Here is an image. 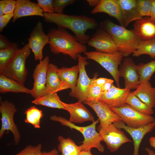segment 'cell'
I'll return each mask as SVG.
<instances>
[{
  "label": "cell",
  "instance_id": "45",
  "mask_svg": "<svg viewBox=\"0 0 155 155\" xmlns=\"http://www.w3.org/2000/svg\"><path fill=\"white\" fill-rule=\"evenodd\" d=\"M100 0H87L86 1L88 3L89 5L91 7H94L98 5L100 2Z\"/></svg>",
  "mask_w": 155,
  "mask_h": 155
},
{
  "label": "cell",
  "instance_id": "43",
  "mask_svg": "<svg viewBox=\"0 0 155 155\" xmlns=\"http://www.w3.org/2000/svg\"><path fill=\"white\" fill-rule=\"evenodd\" d=\"M109 79L104 78H100L96 79L93 80L92 84H95L99 86H102L106 82L109 80Z\"/></svg>",
  "mask_w": 155,
  "mask_h": 155
},
{
  "label": "cell",
  "instance_id": "33",
  "mask_svg": "<svg viewBox=\"0 0 155 155\" xmlns=\"http://www.w3.org/2000/svg\"><path fill=\"white\" fill-rule=\"evenodd\" d=\"M19 49L18 44L13 42L8 48L0 50V71L5 68Z\"/></svg>",
  "mask_w": 155,
  "mask_h": 155
},
{
  "label": "cell",
  "instance_id": "42",
  "mask_svg": "<svg viewBox=\"0 0 155 155\" xmlns=\"http://www.w3.org/2000/svg\"><path fill=\"white\" fill-rule=\"evenodd\" d=\"M114 80L109 79V80L101 86L102 94L110 90L113 85Z\"/></svg>",
  "mask_w": 155,
  "mask_h": 155
},
{
  "label": "cell",
  "instance_id": "2",
  "mask_svg": "<svg viewBox=\"0 0 155 155\" xmlns=\"http://www.w3.org/2000/svg\"><path fill=\"white\" fill-rule=\"evenodd\" d=\"M47 35L51 51L54 54L62 53L76 60L79 54L87 51L86 45L78 42L75 36L70 34L65 28H52Z\"/></svg>",
  "mask_w": 155,
  "mask_h": 155
},
{
  "label": "cell",
  "instance_id": "27",
  "mask_svg": "<svg viewBox=\"0 0 155 155\" xmlns=\"http://www.w3.org/2000/svg\"><path fill=\"white\" fill-rule=\"evenodd\" d=\"M31 102L37 105L66 110L64 102L61 100L57 93L47 94L34 99Z\"/></svg>",
  "mask_w": 155,
  "mask_h": 155
},
{
  "label": "cell",
  "instance_id": "16",
  "mask_svg": "<svg viewBox=\"0 0 155 155\" xmlns=\"http://www.w3.org/2000/svg\"><path fill=\"white\" fill-rule=\"evenodd\" d=\"M130 90L116 87L113 84L107 92L102 94L99 101L110 107L119 108L126 104L127 98Z\"/></svg>",
  "mask_w": 155,
  "mask_h": 155
},
{
  "label": "cell",
  "instance_id": "32",
  "mask_svg": "<svg viewBox=\"0 0 155 155\" xmlns=\"http://www.w3.org/2000/svg\"><path fill=\"white\" fill-rule=\"evenodd\" d=\"M137 67L140 83L149 81L155 72V59L146 63H140Z\"/></svg>",
  "mask_w": 155,
  "mask_h": 155
},
{
  "label": "cell",
  "instance_id": "14",
  "mask_svg": "<svg viewBox=\"0 0 155 155\" xmlns=\"http://www.w3.org/2000/svg\"><path fill=\"white\" fill-rule=\"evenodd\" d=\"M119 75L124 78L126 89H136L140 83L137 65L131 58L124 60L119 69Z\"/></svg>",
  "mask_w": 155,
  "mask_h": 155
},
{
  "label": "cell",
  "instance_id": "1",
  "mask_svg": "<svg viewBox=\"0 0 155 155\" xmlns=\"http://www.w3.org/2000/svg\"><path fill=\"white\" fill-rule=\"evenodd\" d=\"M43 14L45 22L54 23L58 28L69 29L74 33L78 41L84 44L87 43L90 38V36L86 34L87 30L95 29L98 26L94 19L84 15L45 12Z\"/></svg>",
  "mask_w": 155,
  "mask_h": 155
},
{
  "label": "cell",
  "instance_id": "31",
  "mask_svg": "<svg viewBox=\"0 0 155 155\" xmlns=\"http://www.w3.org/2000/svg\"><path fill=\"white\" fill-rule=\"evenodd\" d=\"M148 55L152 59L155 58V38L149 40H142L137 49L133 53L135 57Z\"/></svg>",
  "mask_w": 155,
  "mask_h": 155
},
{
  "label": "cell",
  "instance_id": "11",
  "mask_svg": "<svg viewBox=\"0 0 155 155\" xmlns=\"http://www.w3.org/2000/svg\"><path fill=\"white\" fill-rule=\"evenodd\" d=\"M29 47L33 52L35 61L43 59V50L44 46L50 43L48 35L44 32L43 24L38 21L32 29L28 39Z\"/></svg>",
  "mask_w": 155,
  "mask_h": 155
},
{
  "label": "cell",
  "instance_id": "12",
  "mask_svg": "<svg viewBox=\"0 0 155 155\" xmlns=\"http://www.w3.org/2000/svg\"><path fill=\"white\" fill-rule=\"evenodd\" d=\"M87 43L98 52L110 53L119 52L118 49L110 35L102 28L97 30Z\"/></svg>",
  "mask_w": 155,
  "mask_h": 155
},
{
  "label": "cell",
  "instance_id": "49",
  "mask_svg": "<svg viewBox=\"0 0 155 155\" xmlns=\"http://www.w3.org/2000/svg\"><path fill=\"white\" fill-rule=\"evenodd\" d=\"M145 150L147 152L148 155H155L154 152L150 149L148 148H145Z\"/></svg>",
  "mask_w": 155,
  "mask_h": 155
},
{
  "label": "cell",
  "instance_id": "17",
  "mask_svg": "<svg viewBox=\"0 0 155 155\" xmlns=\"http://www.w3.org/2000/svg\"><path fill=\"white\" fill-rule=\"evenodd\" d=\"M113 123L117 128L125 130L132 137L134 147L133 155H138L139 148L142 139L146 134L151 131L155 127V121L137 128L128 127L122 121L115 122Z\"/></svg>",
  "mask_w": 155,
  "mask_h": 155
},
{
  "label": "cell",
  "instance_id": "39",
  "mask_svg": "<svg viewBox=\"0 0 155 155\" xmlns=\"http://www.w3.org/2000/svg\"><path fill=\"white\" fill-rule=\"evenodd\" d=\"M37 4L43 10L44 12L49 13H55L53 6V0H38Z\"/></svg>",
  "mask_w": 155,
  "mask_h": 155
},
{
  "label": "cell",
  "instance_id": "19",
  "mask_svg": "<svg viewBox=\"0 0 155 155\" xmlns=\"http://www.w3.org/2000/svg\"><path fill=\"white\" fill-rule=\"evenodd\" d=\"M66 110L69 113V121L72 123H82L85 122H94V119L91 113L80 101L75 103H63Z\"/></svg>",
  "mask_w": 155,
  "mask_h": 155
},
{
  "label": "cell",
  "instance_id": "4",
  "mask_svg": "<svg viewBox=\"0 0 155 155\" xmlns=\"http://www.w3.org/2000/svg\"><path fill=\"white\" fill-rule=\"evenodd\" d=\"M51 121L59 122L63 125L75 129L80 132L83 135L84 140L80 145L82 151L90 150L92 148L97 149L100 152L104 151V146L101 144L102 140L98 132L96 130V125L99 122L98 119L89 125L86 126L76 125L64 117L56 115L51 116Z\"/></svg>",
  "mask_w": 155,
  "mask_h": 155
},
{
  "label": "cell",
  "instance_id": "44",
  "mask_svg": "<svg viewBox=\"0 0 155 155\" xmlns=\"http://www.w3.org/2000/svg\"><path fill=\"white\" fill-rule=\"evenodd\" d=\"M42 155H59V154L58 150L55 148L48 152L42 151Z\"/></svg>",
  "mask_w": 155,
  "mask_h": 155
},
{
  "label": "cell",
  "instance_id": "29",
  "mask_svg": "<svg viewBox=\"0 0 155 155\" xmlns=\"http://www.w3.org/2000/svg\"><path fill=\"white\" fill-rule=\"evenodd\" d=\"M126 104L141 113L151 115L154 113L153 108L141 101L133 92H130L126 99Z\"/></svg>",
  "mask_w": 155,
  "mask_h": 155
},
{
  "label": "cell",
  "instance_id": "36",
  "mask_svg": "<svg viewBox=\"0 0 155 155\" xmlns=\"http://www.w3.org/2000/svg\"><path fill=\"white\" fill-rule=\"evenodd\" d=\"M42 149L40 143L36 146L29 145L14 155H42Z\"/></svg>",
  "mask_w": 155,
  "mask_h": 155
},
{
  "label": "cell",
  "instance_id": "46",
  "mask_svg": "<svg viewBox=\"0 0 155 155\" xmlns=\"http://www.w3.org/2000/svg\"><path fill=\"white\" fill-rule=\"evenodd\" d=\"M155 20V0H152L150 16Z\"/></svg>",
  "mask_w": 155,
  "mask_h": 155
},
{
  "label": "cell",
  "instance_id": "40",
  "mask_svg": "<svg viewBox=\"0 0 155 155\" xmlns=\"http://www.w3.org/2000/svg\"><path fill=\"white\" fill-rule=\"evenodd\" d=\"M14 13L11 14H4L0 16V32L3 31L4 28L7 26L11 19L13 18Z\"/></svg>",
  "mask_w": 155,
  "mask_h": 155
},
{
  "label": "cell",
  "instance_id": "9",
  "mask_svg": "<svg viewBox=\"0 0 155 155\" xmlns=\"http://www.w3.org/2000/svg\"><path fill=\"white\" fill-rule=\"evenodd\" d=\"M97 130L108 149L111 152L117 150L123 144L132 141L125 135L121 129L117 127L113 123L102 127L99 125Z\"/></svg>",
  "mask_w": 155,
  "mask_h": 155
},
{
  "label": "cell",
  "instance_id": "18",
  "mask_svg": "<svg viewBox=\"0 0 155 155\" xmlns=\"http://www.w3.org/2000/svg\"><path fill=\"white\" fill-rule=\"evenodd\" d=\"M93 14L104 13L115 18L120 25L125 27V22L119 0H100L97 6L91 11Z\"/></svg>",
  "mask_w": 155,
  "mask_h": 155
},
{
  "label": "cell",
  "instance_id": "6",
  "mask_svg": "<svg viewBox=\"0 0 155 155\" xmlns=\"http://www.w3.org/2000/svg\"><path fill=\"white\" fill-rule=\"evenodd\" d=\"M84 53L87 59L97 62L107 71L114 78L117 87L120 88L118 67L123 57L120 52L110 53L96 51H86Z\"/></svg>",
  "mask_w": 155,
  "mask_h": 155
},
{
  "label": "cell",
  "instance_id": "37",
  "mask_svg": "<svg viewBox=\"0 0 155 155\" xmlns=\"http://www.w3.org/2000/svg\"><path fill=\"white\" fill-rule=\"evenodd\" d=\"M152 0H137L139 11L142 16L150 17Z\"/></svg>",
  "mask_w": 155,
  "mask_h": 155
},
{
  "label": "cell",
  "instance_id": "8",
  "mask_svg": "<svg viewBox=\"0 0 155 155\" xmlns=\"http://www.w3.org/2000/svg\"><path fill=\"white\" fill-rule=\"evenodd\" d=\"M110 108L121 117L126 125L130 127L137 128L155 121L152 116L139 112L127 104L119 108Z\"/></svg>",
  "mask_w": 155,
  "mask_h": 155
},
{
  "label": "cell",
  "instance_id": "7",
  "mask_svg": "<svg viewBox=\"0 0 155 155\" xmlns=\"http://www.w3.org/2000/svg\"><path fill=\"white\" fill-rule=\"evenodd\" d=\"M17 110L15 105L11 102L7 100L0 102L1 127L0 138L2 137L6 131H10L13 136L15 145L19 144L21 138L20 133L14 120V115Z\"/></svg>",
  "mask_w": 155,
  "mask_h": 155
},
{
  "label": "cell",
  "instance_id": "38",
  "mask_svg": "<svg viewBox=\"0 0 155 155\" xmlns=\"http://www.w3.org/2000/svg\"><path fill=\"white\" fill-rule=\"evenodd\" d=\"M75 1V0H53L55 13H63L64 9L66 6L73 4Z\"/></svg>",
  "mask_w": 155,
  "mask_h": 155
},
{
  "label": "cell",
  "instance_id": "21",
  "mask_svg": "<svg viewBox=\"0 0 155 155\" xmlns=\"http://www.w3.org/2000/svg\"><path fill=\"white\" fill-rule=\"evenodd\" d=\"M12 22L18 19L30 16H39L44 17V12L39 6L29 0H17Z\"/></svg>",
  "mask_w": 155,
  "mask_h": 155
},
{
  "label": "cell",
  "instance_id": "34",
  "mask_svg": "<svg viewBox=\"0 0 155 155\" xmlns=\"http://www.w3.org/2000/svg\"><path fill=\"white\" fill-rule=\"evenodd\" d=\"M102 94L101 86L92 84L89 88L86 101L97 102L99 101Z\"/></svg>",
  "mask_w": 155,
  "mask_h": 155
},
{
  "label": "cell",
  "instance_id": "24",
  "mask_svg": "<svg viewBox=\"0 0 155 155\" xmlns=\"http://www.w3.org/2000/svg\"><path fill=\"white\" fill-rule=\"evenodd\" d=\"M133 92L151 108L155 107V88L152 87L149 81L140 83Z\"/></svg>",
  "mask_w": 155,
  "mask_h": 155
},
{
  "label": "cell",
  "instance_id": "23",
  "mask_svg": "<svg viewBox=\"0 0 155 155\" xmlns=\"http://www.w3.org/2000/svg\"><path fill=\"white\" fill-rule=\"evenodd\" d=\"M124 19L125 27L131 22L143 18L140 13L137 0H119Z\"/></svg>",
  "mask_w": 155,
  "mask_h": 155
},
{
  "label": "cell",
  "instance_id": "20",
  "mask_svg": "<svg viewBox=\"0 0 155 155\" xmlns=\"http://www.w3.org/2000/svg\"><path fill=\"white\" fill-rule=\"evenodd\" d=\"M58 68L52 63L48 65L44 95L70 88L68 84L61 80L58 73Z\"/></svg>",
  "mask_w": 155,
  "mask_h": 155
},
{
  "label": "cell",
  "instance_id": "5",
  "mask_svg": "<svg viewBox=\"0 0 155 155\" xmlns=\"http://www.w3.org/2000/svg\"><path fill=\"white\" fill-rule=\"evenodd\" d=\"M31 50L28 44L19 49L0 74L11 78L24 85L28 71L26 67L27 59L30 55Z\"/></svg>",
  "mask_w": 155,
  "mask_h": 155
},
{
  "label": "cell",
  "instance_id": "13",
  "mask_svg": "<svg viewBox=\"0 0 155 155\" xmlns=\"http://www.w3.org/2000/svg\"><path fill=\"white\" fill-rule=\"evenodd\" d=\"M49 58L46 56L36 66L33 74L34 82L31 89V95L34 98L42 96L45 94L47 71Z\"/></svg>",
  "mask_w": 155,
  "mask_h": 155
},
{
  "label": "cell",
  "instance_id": "22",
  "mask_svg": "<svg viewBox=\"0 0 155 155\" xmlns=\"http://www.w3.org/2000/svg\"><path fill=\"white\" fill-rule=\"evenodd\" d=\"M133 30L142 40L155 38V20L150 17H143L135 21Z\"/></svg>",
  "mask_w": 155,
  "mask_h": 155
},
{
  "label": "cell",
  "instance_id": "15",
  "mask_svg": "<svg viewBox=\"0 0 155 155\" xmlns=\"http://www.w3.org/2000/svg\"><path fill=\"white\" fill-rule=\"evenodd\" d=\"M83 103L90 106L94 111L98 117L100 127L122 121L121 117L108 105L102 102L94 103L86 101Z\"/></svg>",
  "mask_w": 155,
  "mask_h": 155
},
{
  "label": "cell",
  "instance_id": "26",
  "mask_svg": "<svg viewBox=\"0 0 155 155\" xmlns=\"http://www.w3.org/2000/svg\"><path fill=\"white\" fill-rule=\"evenodd\" d=\"M79 72V66L78 64L71 67H63L59 68L58 73L61 80L69 84L71 91H73L77 84Z\"/></svg>",
  "mask_w": 155,
  "mask_h": 155
},
{
  "label": "cell",
  "instance_id": "47",
  "mask_svg": "<svg viewBox=\"0 0 155 155\" xmlns=\"http://www.w3.org/2000/svg\"><path fill=\"white\" fill-rule=\"evenodd\" d=\"M150 144L151 146L155 148V137H152L149 140Z\"/></svg>",
  "mask_w": 155,
  "mask_h": 155
},
{
  "label": "cell",
  "instance_id": "30",
  "mask_svg": "<svg viewBox=\"0 0 155 155\" xmlns=\"http://www.w3.org/2000/svg\"><path fill=\"white\" fill-rule=\"evenodd\" d=\"M24 114L26 123L32 125L36 128H40V120L43 116L42 110L35 106H32L25 111Z\"/></svg>",
  "mask_w": 155,
  "mask_h": 155
},
{
  "label": "cell",
  "instance_id": "41",
  "mask_svg": "<svg viewBox=\"0 0 155 155\" xmlns=\"http://www.w3.org/2000/svg\"><path fill=\"white\" fill-rule=\"evenodd\" d=\"M11 43L6 37L0 34V50L8 48L10 46Z\"/></svg>",
  "mask_w": 155,
  "mask_h": 155
},
{
  "label": "cell",
  "instance_id": "28",
  "mask_svg": "<svg viewBox=\"0 0 155 155\" xmlns=\"http://www.w3.org/2000/svg\"><path fill=\"white\" fill-rule=\"evenodd\" d=\"M59 142L58 149L61 152L62 155H79L82 151L80 146L76 145L75 143L69 137L65 138L61 136L58 137Z\"/></svg>",
  "mask_w": 155,
  "mask_h": 155
},
{
  "label": "cell",
  "instance_id": "10",
  "mask_svg": "<svg viewBox=\"0 0 155 155\" xmlns=\"http://www.w3.org/2000/svg\"><path fill=\"white\" fill-rule=\"evenodd\" d=\"M86 57L79 54L78 56V65L79 72L76 85L74 90L71 91L69 95L83 103L86 101L89 86L92 81L97 79V75L92 78L88 76L86 70V66L89 64Z\"/></svg>",
  "mask_w": 155,
  "mask_h": 155
},
{
  "label": "cell",
  "instance_id": "48",
  "mask_svg": "<svg viewBox=\"0 0 155 155\" xmlns=\"http://www.w3.org/2000/svg\"><path fill=\"white\" fill-rule=\"evenodd\" d=\"M79 155H93L91 150H86L82 151Z\"/></svg>",
  "mask_w": 155,
  "mask_h": 155
},
{
  "label": "cell",
  "instance_id": "3",
  "mask_svg": "<svg viewBox=\"0 0 155 155\" xmlns=\"http://www.w3.org/2000/svg\"><path fill=\"white\" fill-rule=\"evenodd\" d=\"M100 27L110 35L123 57H127L137 49L142 41L132 30L106 20L100 23Z\"/></svg>",
  "mask_w": 155,
  "mask_h": 155
},
{
  "label": "cell",
  "instance_id": "35",
  "mask_svg": "<svg viewBox=\"0 0 155 155\" xmlns=\"http://www.w3.org/2000/svg\"><path fill=\"white\" fill-rule=\"evenodd\" d=\"M16 1L14 0H3L0 1V16L4 14L14 13Z\"/></svg>",
  "mask_w": 155,
  "mask_h": 155
},
{
  "label": "cell",
  "instance_id": "25",
  "mask_svg": "<svg viewBox=\"0 0 155 155\" xmlns=\"http://www.w3.org/2000/svg\"><path fill=\"white\" fill-rule=\"evenodd\" d=\"M0 92L23 93L31 94V90L16 81L0 74Z\"/></svg>",
  "mask_w": 155,
  "mask_h": 155
}]
</instances>
